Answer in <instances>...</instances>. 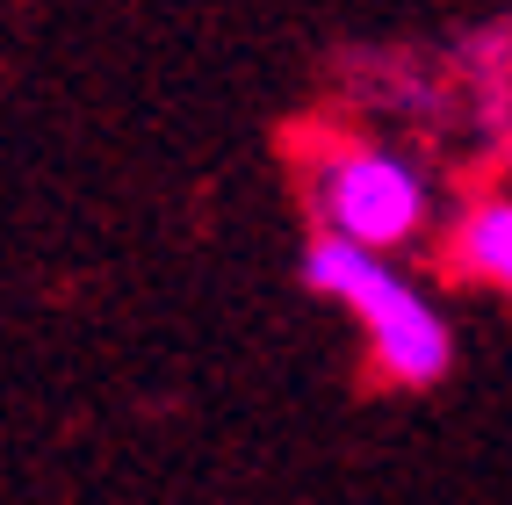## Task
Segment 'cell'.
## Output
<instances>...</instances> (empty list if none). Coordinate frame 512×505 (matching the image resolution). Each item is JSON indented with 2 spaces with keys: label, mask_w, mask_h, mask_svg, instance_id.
<instances>
[{
  "label": "cell",
  "mask_w": 512,
  "mask_h": 505,
  "mask_svg": "<svg viewBox=\"0 0 512 505\" xmlns=\"http://www.w3.org/2000/svg\"><path fill=\"white\" fill-rule=\"evenodd\" d=\"M311 195H318L325 239H347L361 253H390L404 239H419V224H426V174L375 145L325 152Z\"/></svg>",
  "instance_id": "obj_2"
},
{
  "label": "cell",
  "mask_w": 512,
  "mask_h": 505,
  "mask_svg": "<svg viewBox=\"0 0 512 505\" xmlns=\"http://www.w3.org/2000/svg\"><path fill=\"white\" fill-rule=\"evenodd\" d=\"M462 267L476 282H498L512 296V195H491V202H476V210L462 217V239H455Z\"/></svg>",
  "instance_id": "obj_3"
},
{
  "label": "cell",
  "mask_w": 512,
  "mask_h": 505,
  "mask_svg": "<svg viewBox=\"0 0 512 505\" xmlns=\"http://www.w3.org/2000/svg\"><path fill=\"white\" fill-rule=\"evenodd\" d=\"M303 289L347 303V311L368 325L375 368H383L390 383L426 390V383L448 376V361H455V332H448V318H440L433 303H426L412 282H404L383 253H361V246L325 239V231H318L311 253H303Z\"/></svg>",
  "instance_id": "obj_1"
}]
</instances>
